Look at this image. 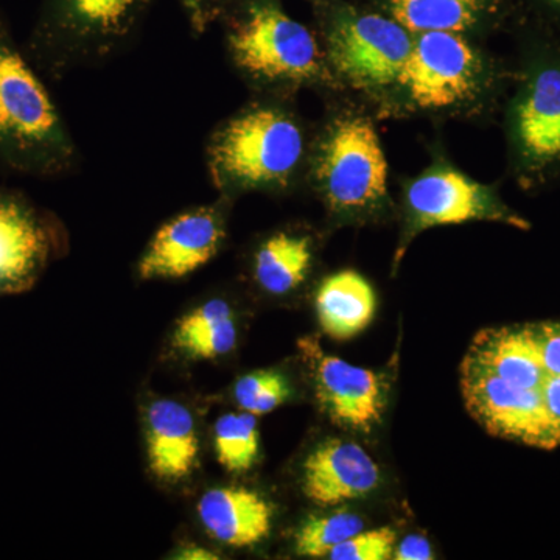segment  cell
<instances>
[{"mask_svg":"<svg viewBox=\"0 0 560 560\" xmlns=\"http://www.w3.org/2000/svg\"><path fill=\"white\" fill-rule=\"evenodd\" d=\"M471 418L528 447H560V323L511 324L478 331L460 363Z\"/></svg>","mask_w":560,"mask_h":560,"instance_id":"1","label":"cell"},{"mask_svg":"<svg viewBox=\"0 0 560 560\" xmlns=\"http://www.w3.org/2000/svg\"><path fill=\"white\" fill-rule=\"evenodd\" d=\"M512 81V62L486 49L485 40L415 33L410 58L375 117L489 124L501 113Z\"/></svg>","mask_w":560,"mask_h":560,"instance_id":"2","label":"cell"},{"mask_svg":"<svg viewBox=\"0 0 560 560\" xmlns=\"http://www.w3.org/2000/svg\"><path fill=\"white\" fill-rule=\"evenodd\" d=\"M305 187L335 226L381 224L397 215L377 117L359 98L327 97L326 113L313 125Z\"/></svg>","mask_w":560,"mask_h":560,"instance_id":"3","label":"cell"},{"mask_svg":"<svg viewBox=\"0 0 560 560\" xmlns=\"http://www.w3.org/2000/svg\"><path fill=\"white\" fill-rule=\"evenodd\" d=\"M294 98L256 95L213 131L208 167L226 200L241 195H289L305 187L313 127Z\"/></svg>","mask_w":560,"mask_h":560,"instance_id":"4","label":"cell"},{"mask_svg":"<svg viewBox=\"0 0 560 560\" xmlns=\"http://www.w3.org/2000/svg\"><path fill=\"white\" fill-rule=\"evenodd\" d=\"M514 81L501 108L508 175L526 194L560 184V40L515 21Z\"/></svg>","mask_w":560,"mask_h":560,"instance_id":"5","label":"cell"},{"mask_svg":"<svg viewBox=\"0 0 560 560\" xmlns=\"http://www.w3.org/2000/svg\"><path fill=\"white\" fill-rule=\"evenodd\" d=\"M220 21L232 66L256 95L342 94L318 33L293 20L282 0H230Z\"/></svg>","mask_w":560,"mask_h":560,"instance_id":"6","label":"cell"},{"mask_svg":"<svg viewBox=\"0 0 560 560\" xmlns=\"http://www.w3.org/2000/svg\"><path fill=\"white\" fill-rule=\"evenodd\" d=\"M320 46L342 94L377 114L407 65L415 33L357 0L312 3Z\"/></svg>","mask_w":560,"mask_h":560,"instance_id":"7","label":"cell"},{"mask_svg":"<svg viewBox=\"0 0 560 560\" xmlns=\"http://www.w3.org/2000/svg\"><path fill=\"white\" fill-rule=\"evenodd\" d=\"M75 162L77 147L60 110L0 18V167L55 178Z\"/></svg>","mask_w":560,"mask_h":560,"instance_id":"8","label":"cell"},{"mask_svg":"<svg viewBox=\"0 0 560 560\" xmlns=\"http://www.w3.org/2000/svg\"><path fill=\"white\" fill-rule=\"evenodd\" d=\"M154 0H43L28 39L36 69L61 77L124 49Z\"/></svg>","mask_w":560,"mask_h":560,"instance_id":"9","label":"cell"},{"mask_svg":"<svg viewBox=\"0 0 560 560\" xmlns=\"http://www.w3.org/2000/svg\"><path fill=\"white\" fill-rule=\"evenodd\" d=\"M397 217L400 234L394 250V272L399 270L411 243L431 228L489 221L515 230H530L529 221L503 200L499 184L471 178L440 143H434L430 164L423 171L401 179Z\"/></svg>","mask_w":560,"mask_h":560,"instance_id":"10","label":"cell"},{"mask_svg":"<svg viewBox=\"0 0 560 560\" xmlns=\"http://www.w3.org/2000/svg\"><path fill=\"white\" fill-rule=\"evenodd\" d=\"M300 348L316 399L331 422L357 433L377 429L388 405V377L329 355L313 338L302 340Z\"/></svg>","mask_w":560,"mask_h":560,"instance_id":"11","label":"cell"},{"mask_svg":"<svg viewBox=\"0 0 560 560\" xmlns=\"http://www.w3.org/2000/svg\"><path fill=\"white\" fill-rule=\"evenodd\" d=\"M60 243L57 224L43 209L0 187V298L31 290Z\"/></svg>","mask_w":560,"mask_h":560,"instance_id":"12","label":"cell"},{"mask_svg":"<svg viewBox=\"0 0 560 560\" xmlns=\"http://www.w3.org/2000/svg\"><path fill=\"white\" fill-rule=\"evenodd\" d=\"M226 238L223 212L200 208L165 223L139 261L142 279H180L200 270L219 254Z\"/></svg>","mask_w":560,"mask_h":560,"instance_id":"13","label":"cell"},{"mask_svg":"<svg viewBox=\"0 0 560 560\" xmlns=\"http://www.w3.org/2000/svg\"><path fill=\"white\" fill-rule=\"evenodd\" d=\"M388 14L411 33L452 32L486 40L511 31L515 0H357Z\"/></svg>","mask_w":560,"mask_h":560,"instance_id":"14","label":"cell"},{"mask_svg":"<svg viewBox=\"0 0 560 560\" xmlns=\"http://www.w3.org/2000/svg\"><path fill=\"white\" fill-rule=\"evenodd\" d=\"M378 464L352 441L329 440L318 445L302 466L305 495L324 506L370 495L381 486Z\"/></svg>","mask_w":560,"mask_h":560,"instance_id":"15","label":"cell"},{"mask_svg":"<svg viewBox=\"0 0 560 560\" xmlns=\"http://www.w3.org/2000/svg\"><path fill=\"white\" fill-rule=\"evenodd\" d=\"M147 455L154 477L180 481L200 456L197 425L189 408L171 399L154 400L147 411Z\"/></svg>","mask_w":560,"mask_h":560,"instance_id":"16","label":"cell"},{"mask_svg":"<svg viewBox=\"0 0 560 560\" xmlns=\"http://www.w3.org/2000/svg\"><path fill=\"white\" fill-rule=\"evenodd\" d=\"M198 514L213 539L234 548L260 544L272 525L271 504L260 493L235 486L208 490L198 503Z\"/></svg>","mask_w":560,"mask_h":560,"instance_id":"17","label":"cell"},{"mask_svg":"<svg viewBox=\"0 0 560 560\" xmlns=\"http://www.w3.org/2000/svg\"><path fill=\"white\" fill-rule=\"evenodd\" d=\"M320 329L334 340H350L370 326L377 296L360 272L342 270L327 276L315 296Z\"/></svg>","mask_w":560,"mask_h":560,"instance_id":"18","label":"cell"},{"mask_svg":"<svg viewBox=\"0 0 560 560\" xmlns=\"http://www.w3.org/2000/svg\"><path fill=\"white\" fill-rule=\"evenodd\" d=\"M315 259V238L311 234L278 231L254 250L253 278L265 293L285 296L304 285Z\"/></svg>","mask_w":560,"mask_h":560,"instance_id":"19","label":"cell"},{"mask_svg":"<svg viewBox=\"0 0 560 560\" xmlns=\"http://www.w3.org/2000/svg\"><path fill=\"white\" fill-rule=\"evenodd\" d=\"M237 342L234 311L226 301L210 300L179 319L173 346L194 360L226 355Z\"/></svg>","mask_w":560,"mask_h":560,"instance_id":"20","label":"cell"},{"mask_svg":"<svg viewBox=\"0 0 560 560\" xmlns=\"http://www.w3.org/2000/svg\"><path fill=\"white\" fill-rule=\"evenodd\" d=\"M213 444L224 470L243 474L253 469L260 451L257 416L246 411L221 416L213 429Z\"/></svg>","mask_w":560,"mask_h":560,"instance_id":"21","label":"cell"},{"mask_svg":"<svg viewBox=\"0 0 560 560\" xmlns=\"http://www.w3.org/2000/svg\"><path fill=\"white\" fill-rule=\"evenodd\" d=\"M364 529L363 518L355 512L338 510L302 523L294 537V548L300 556L323 558L342 541Z\"/></svg>","mask_w":560,"mask_h":560,"instance_id":"22","label":"cell"},{"mask_svg":"<svg viewBox=\"0 0 560 560\" xmlns=\"http://www.w3.org/2000/svg\"><path fill=\"white\" fill-rule=\"evenodd\" d=\"M291 394L285 375L278 371H256L243 375L234 386V399L242 411L264 416L279 408Z\"/></svg>","mask_w":560,"mask_h":560,"instance_id":"23","label":"cell"},{"mask_svg":"<svg viewBox=\"0 0 560 560\" xmlns=\"http://www.w3.org/2000/svg\"><path fill=\"white\" fill-rule=\"evenodd\" d=\"M396 550V533L390 528L360 530L329 552L334 560H386Z\"/></svg>","mask_w":560,"mask_h":560,"instance_id":"24","label":"cell"},{"mask_svg":"<svg viewBox=\"0 0 560 560\" xmlns=\"http://www.w3.org/2000/svg\"><path fill=\"white\" fill-rule=\"evenodd\" d=\"M517 20L536 25L560 40V0H515Z\"/></svg>","mask_w":560,"mask_h":560,"instance_id":"25","label":"cell"},{"mask_svg":"<svg viewBox=\"0 0 560 560\" xmlns=\"http://www.w3.org/2000/svg\"><path fill=\"white\" fill-rule=\"evenodd\" d=\"M191 31L201 35L213 22L220 21L230 0H179Z\"/></svg>","mask_w":560,"mask_h":560,"instance_id":"26","label":"cell"},{"mask_svg":"<svg viewBox=\"0 0 560 560\" xmlns=\"http://www.w3.org/2000/svg\"><path fill=\"white\" fill-rule=\"evenodd\" d=\"M394 559L397 560H430L433 559L430 541L422 536H408L400 541L397 550H394Z\"/></svg>","mask_w":560,"mask_h":560,"instance_id":"27","label":"cell"},{"mask_svg":"<svg viewBox=\"0 0 560 560\" xmlns=\"http://www.w3.org/2000/svg\"><path fill=\"white\" fill-rule=\"evenodd\" d=\"M180 559L187 560H209V559H219L217 556H213L212 552L205 550V548L200 547H186L183 551H180Z\"/></svg>","mask_w":560,"mask_h":560,"instance_id":"28","label":"cell"},{"mask_svg":"<svg viewBox=\"0 0 560 560\" xmlns=\"http://www.w3.org/2000/svg\"><path fill=\"white\" fill-rule=\"evenodd\" d=\"M307 2L311 3L312 5V3L315 2V0H307Z\"/></svg>","mask_w":560,"mask_h":560,"instance_id":"29","label":"cell"}]
</instances>
